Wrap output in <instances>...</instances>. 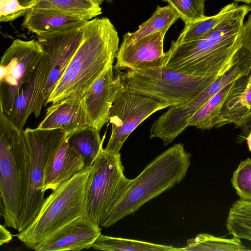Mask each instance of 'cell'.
<instances>
[{
	"instance_id": "cell-13",
	"label": "cell",
	"mask_w": 251,
	"mask_h": 251,
	"mask_svg": "<svg viewBox=\"0 0 251 251\" xmlns=\"http://www.w3.org/2000/svg\"><path fill=\"white\" fill-rule=\"evenodd\" d=\"M168 29L149 34L128 45H121L114 67L119 70H133L164 66L166 55L163 42Z\"/></svg>"
},
{
	"instance_id": "cell-20",
	"label": "cell",
	"mask_w": 251,
	"mask_h": 251,
	"mask_svg": "<svg viewBox=\"0 0 251 251\" xmlns=\"http://www.w3.org/2000/svg\"><path fill=\"white\" fill-rule=\"evenodd\" d=\"M100 131L88 126L66 135L68 144L83 157L85 167H91L103 149L102 145L105 135L101 139Z\"/></svg>"
},
{
	"instance_id": "cell-12",
	"label": "cell",
	"mask_w": 251,
	"mask_h": 251,
	"mask_svg": "<svg viewBox=\"0 0 251 251\" xmlns=\"http://www.w3.org/2000/svg\"><path fill=\"white\" fill-rule=\"evenodd\" d=\"M81 27L46 38H38L50 59L49 74L44 91V106L48 104L51 92L81 43Z\"/></svg>"
},
{
	"instance_id": "cell-28",
	"label": "cell",
	"mask_w": 251,
	"mask_h": 251,
	"mask_svg": "<svg viewBox=\"0 0 251 251\" xmlns=\"http://www.w3.org/2000/svg\"><path fill=\"white\" fill-rule=\"evenodd\" d=\"M167 2L185 24L204 18L205 0H162Z\"/></svg>"
},
{
	"instance_id": "cell-32",
	"label": "cell",
	"mask_w": 251,
	"mask_h": 251,
	"mask_svg": "<svg viewBox=\"0 0 251 251\" xmlns=\"http://www.w3.org/2000/svg\"><path fill=\"white\" fill-rule=\"evenodd\" d=\"M12 239V235L4 226L1 225L0 226V245L8 243Z\"/></svg>"
},
{
	"instance_id": "cell-10",
	"label": "cell",
	"mask_w": 251,
	"mask_h": 251,
	"mask_svg": "<svg viewBox=\"0 0 251 251\" xmlns=\"http://www.w3.org/2000/svg\"><path fill=\"white\" fill-rule=\"evenodd\" d=\"M169 107L166 102L126 90L123 87L110 112L111 133L104 150L111 153H120L126 140L140 124L156 111Z\"/></svg>"
},
{
	"instance_id": "cell-35",
	"label": "cell",
	"mask_w": 251,
	"mask_h": 251,
	"mask_svg": "<svg viewBox=\"0 0 251 251\" xmlns=\"http://www.w3.org/2000/svg\"><path fill=\"white\" fill-rule=\"evenodd\" d=\"M95 0L100 5H101L102 3V2L104 1V0Z\"/></svg>"
},
{
	"instance_id": "cell-26",
	"label": "cell",
	"mask_w": 251,
	"mask_h": 251,
	"mask_svg": "<svg viewBox=\"0 0 251 251\" xmlns=\"http://www.w3.org/2000/svg\"><path fill=\"white\" fill-rule=\"evenodd\" d=\"M241 239L233 237L225 238L207 233H201L187 241V245L180 251H248Z\"/></svg>"
},
{
	"instance_id": "cell-7",
	"label": "cell",
	"mask_w": 251,
	"mask_h": 251,
	"mask_svg": "<svg viewBox=\"0 0 251 251\" xmlns=\"http://www.w3.org/2000/svg\"><path fill=\"white\" fill-rule=\"evenodd\" d=\"M131 180L124 175L121 154L103 149L91 166L85 215L100 226Z\"/></svg>"
},
{
	"instance_id": "cell-37",
	"label": "cell",
	"mask_w": 251,
	"mask_h": 251,
	"mask_svg": "<svg viewBox=\"0 0 251 251\" xmlns=\"http://www.w3.org/2000/svg\"><path fill=\"white\" fill-rule=\"evenodd\" d=\"M249 10L251 11V0H250V3L249 4Z\"/></svg>"
},
{
	"instance_id": "cell-25",
	"label": "cell",
	"mask_w": 251,
	"mask_h": 251,
	"mask_svg": "<svg viewBox=\"0 0 251 251\" xmlns=\"http://www.w3.org/2000/svg\"><path fill=\"white\" fill-rule=\"evenodd\" d=\"M238 5L236 1L231 2L223 7L215 15L205 16L201 19L185 24L184 27L176 42L185 43L200 38L229 16Z\"/></svg>"
},
{
	"instance_id": "cell-30",
	"label": "cell",
	"mask_w": 251,
	"mask_h": 251,
	"mask_svg": "<svg viewBox=\"0 0 251 251\" xmlns=\"http://www.w3.org/2000/svg\"><path fill=\"white\" fill-rule=\"evenodd\" d=\"M242 47L251 55V13L244 24Z\"/></svg>"
},
{
	"instance_id": "cell-5",
	"label": "cell",
	"mask_w": 251,
	"mask_h": 251,
	"mask_svg": "<svg viewBox=\"0 0 251 251\" xmlns=\"http://www.w3.org/2000/svg\"><path fill=\"white\" fill-rule=\"evenodd\" d=\"M91 167L66 181L46 199L32 223L17 236L32 249L37 244L74 219L85 215Z\"/></svg>"
},
{
	"instance_id": "cell-2",
	"label": "cell",
	"mask_w": 251,
	"mask_h": 251,
	"mask_svg": "<svg viewBox=\"0 0 251 251\" xmlns=\"http://www.w3.org/2000/svg\"><path fill=\"white\" fill-rule=\"evenodd\" d=\"M83 38L48 101L82 98L96 79L113 64L118 50L117 30L106 17L95 18L81 27Z\"/></svg>"
},
{
	"instance_id": "cell-23",
	"label": "cell",
	"mask_w": 251,
	"mask_h": 251,
	"mask_svg": "<svg viewBox=\"0 0 251 251\" xmlns=\"http://www.w3.org/2000/svg\"><path fill=\"white\" fill-rule=\"evenodd\" d=\"M92 248L107 251H180V248L134 239L114 237L101 234Z\"/></svg>"
},
{
	"instance_id": "cell-18",
	"label": "cell",
	"mask_w": 251,
	"mask_h": 251,
	"mask_svg": "<svg viewBox=\"0 0 251 251\" xmlns=\"http://www.w3.org/2000/svg\"><path fill=\"white\" fill-rule=\"evenodd\" d=\"M90 126L83 98L52 103L47 109L45 117L37 127L41 129L63 130L67 135L78 129Z\"/></svg>"
},
{
	"instance_id": "cell-11",
	"label": "cell",
	"mask_w": 251,
	"mask_h": 251,
	"mask_svg": "<svg viewBox=\"0 0 251 251\" xmlns=\"http://www.w3.org/2000/svg\"><path fill=\"white\" fill-rule=\"evenodd\" d=\"M123 87L120 75L113 64L89 87L82 98L91 126L100 131L107 123L113 103Z\"/></svg>"
},
{
	"instance_id": "cell-19",
	"label": "cell",
	"mask_w": 251,
	"mask_h": 251,
	"mask_svg": "<svg viewBox=\"0 0 251 251\" xmlns=\"http://www.w3.org/2000/svg\"><path fill=\"white\" fill-rule=\"evenodd\" d=\"M251 113V73L235 81L234 87L224 103L216 125V128L233 124L237 127Z\"/></svg>"
},
{
	"instance_id": "cell-1",
	"label": "cell",
	"mask_w": 251,
	"mask_h": 251,
	"mask_svg": "<svg viewBox=\"0 0 251 251\" xmlns=\"http://www.w3.org/2000/svg\"><path fill=\"white\" fill-rule=\"evenodd\" d=\"M249 5L235 10L213 29L188 42L172 41L165 52V66L196 76H219L232 64L243 44L244 20Z\"/></svg>"
},
{
	"instance_id": "cell-31",
	"label": "cell",
	"mask_w": 251,
	"mask_h": 251,
	"mask_svg": "<svg viewBox=\"0 0 251 251\" xmlns=\"http://www.w3.org/2000/svg\"><path fill=\"white\" fill-rule=\"evenodd\" d=\"M236 128L241 129V133L238 136L237 142L241 143L245 141L247 134L251 131V113L243 120Z\"/></svg>"
},
{
	"instance_id": "cell-14",
	"label": "cell",
	"mask_w": 251,
	"mask_h": 251,
	"mask_svg": "<svg viewBox=\"0 0 251 251\" xmlns=\"http://www.w3.org/2000/svg\"><path fill=\"white\" fill-rule=\"evenodd\" d=\"M50 56L44 53L38 63L30 80L20 88L8 117L18 128L23 129L28 117L40 116L44 104V91L48 78Z\"/></svg>"
},
{
	"instance_id": "cell-34",
	"label": "cell",
	"mask_w": 251,
	"mask_h": 251,
	"mask_svg": "<svg viewBox=\"0 0 251 251\" xmlns=\"http://www.w3.org/2000/svg\"><path fill=\"white\" fill-rule=\"evenodd\" d=\"M250 0H234V1H236V2H238V1L244 2L246 3V4H250Z\"/></svg>"
},
{
	"instance_id": "cell-17",
	"label": "cell",
	"mask_w": 251,
	"mask_h": 251,
	"mask_svg": "<svg viewBox=\"0 0 251 251\" xmlns=\"http://www.w3.org/2000/svg\"><path fill=\"white\" fill-rule=\"evenodd\" d=\"M86 21L53 9L32 8L24 16L21 25L38 38H46L79 28Z\"/></svg>"
},
{
	"instance_id": "cell-29",
	"label": "cell",
	"mask_w": 251,
	"mask_h": 251,
	"mask_svg": "<svg viewBox=\"0 0 251 251\" xmlns=\"http://www.w3.org/2000/svg\"><path fill=\"white\" fill-rule=\"evenodd\" d=\"M231 182L240 199L251 201V159L241 161L233 172Z\"/></svg>"
},
{
	"instance_id": "cell-4",
	"label": "cell",
	"mask_w": 251,
	"mask_h": 251,
	"mask_svg": "<svg viewBox=\"0 0 251 251\" xmlns=\"http://www.w3.org/2000/svg\"><path fill=\"white\" fill-rule=\"evenodd\" d=\"M29 153L24 130L0 110V192L5 225L18 229L25 198Z\"/></svg>"
},
{
	"instance_id": "cell-24",
	"label": "cell",
	"mask_w": 251,
	"mask_h": 251,
	"mask_svg": "<svg viewBox=\"0 0 251 251\" xmlns=\"http://www.w3.org/2000/svg\"><path fill=\"white\" fill-rule=\"evenodd\" d=\"M33 8H50L91 20L102 13V8L94 0H36Z\"/></svg>"
},
{
	"instance_id": "cell-22",
	"label": "cell",
	"mask_w": 251,
	"mask_h": 251,
	"mask_svg": "<svg viewBox=\"0 0 251 251\" xmlns=\"http://www.w3.org/2000/svg\"><path fill=\"white\" fill-rule=\"evenodd\" d=\"M236 80L214 95L203 104L191 118L188 126H195L201 129H209L215 127L222 107L234 87Z\"/></svg>"
},
{
	"instance_id": "cell-8",
	"label": "cell",
	"mask_w": 251,
	"mask_h": 251,
	"mask_svg": "<svg viewBox=\"0 0 251 251\" xmlns=\"http://www.w3.org/2000/svg\"><path fill=\"white\" fill-rule=\"evenodd\" d=\"M24 136L29 153L27 187L17 230L20 232L34 220L45 199L42 191L45 167L50 151L66 135L61 129L26 128Z\"/></svg>"
},
{
	"instance_id": "cell-3",
	"label": "cell",
	"mask_w": 251,
	"mask_h": 251,
	"mask_svg": "<svg viewBox=\"0 0 251 251\" xmlns=\"http://www.w3.org/2000/svg\"><path fill=\"white\" fill-rule=\"evenodd\" d=\"M191 154L175 144L148 164L128 186L101 227H108L179 183L190 165Z\"/></svg>"
},
{
	"instance_id": "cell-36",
	"label": "cell",
	"mask_w": 251,
	"mask_h": 251,
	"mask_svg": "<svg viewBox=\"0 0 251 251\" xmlns=\"http://www.w3.org/2000/svg\"><path fill=\"white\" fill-rule=\"evenodd\" d=\"M106 0V1L107 2H108V3H111V2H112V1H113V0Z\"/></svg>"
},
{
	"instance_id": "cell-16",
	"label": "cell",
	"mask_w": 251,
	"mask_h": 251,
	"mask_svg": "<svg viewBox=\"0 0 251 251\" xmlns=\"http://www.w3.org/2000/svg\"><path fill=\"white\" fill-rule=\"evenodd\" d=\"M66 137L48 156L42 186L44 193L46 190L55 189L85 168L83 157L68 144Z\"/></svg>"
},
{
	"instance_id": "cell-27",
	"label": "cell",
	"mask_w": 251,
	"mask_h": 251,
	"mask_svg": "<svg viewBox=\"0 0 251 251\" xmlns=\"http://www.w3.org/2000/svg\"><path fill=\"white\" fill-rule=\"evenodd\" d=\"M228 233L251 241V201L241 199L231 206L226 224Z\"/></svg>"
},
{
	"instance_id": "cell-21",
	"label": "cell",
	"mask_w": 251,
	"mask_h": 251,
	"mask_svg": "<svg viewBox=\"0 0 251 251\" xmlns=\"http://www.w3.org/2000/svg\"><path fill=\"white\" fill-rule=\"evenodd\" d=\"M179 18L170 5L157 6L155 12L133 33L127 32L123 36L121 45L130 44L134 41L165 28H169Z\"/></svg>"
},
{
	"instance_id": "cell-15",
	"label": "cell",
	"mask_w": 251,
	"mask_h": 251,
	"mask_svg": "<svg viewBox=\"0 0 251 251\" xmlns=\"http://www.w3.org/2000/svg\"><path fill=\"white\" fill-rule=\"evenodd\" d=\"M100 226L86 215L65 225L37 244L35 251H79L92 248L101 234Z\"/></svg>"
},
{
	"instance_id": "cell-9",
	"label": "cell",
	"mask_w": 251,
	"mask_h": 251,
	"mask_svg": "<svg viewBox=\"0 0 251 251\" xmlns=\"http://www.w3.org/2000/svg\"><path fill=\"white\" fill-rule=\"evenodd\" d=\"M44 50L38 40L17 39L0 63V110L9 117L21 87L31 78Z\"/></svg>"
},
{
	"instance_id": "cell-6",
	"label": "cell",
	"mask_w": 251,
	"mask_h": 251,
	"mask_svg": "<svg viewBox=\"0 0 251 251\" xmlns=\"http://www.w3.org/2000/svg\"><path fill=\"white\" fill-rule=\"evenodd\" d=\"M115 69L120 75L124 89L154 98L166 102L170 107L191 100L219 76L192 75L165 66L127 70L125 72Z\"/></svg>"
},
{
	"instance_id": "cell-33",
	"label": "cell",
	"mask_w": 251,
	"mask_h": 251,
	"mask_svg": "<svg viewBox=\"0 0 251 251\" xmlns=\"http://www.w3.org/2000/svg\"><path fill=\"white\" fill-rule=\"evenodd\" d=\"M28 11L35 5L36 0H15Z\"/></svg>"
}]
</instances>
